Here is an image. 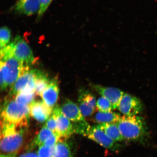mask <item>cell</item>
<instances>
[{
    "label": "cell",
    "mask_w": 157,
    "mask_h": 157,
    "mask_svg": "<svg viewBox=\"0 0 157 157\" xmlns=\"http://www.w3.org/2000/svg\"><path fill=\"white\" fill-rule=\"evenodd\" d=\"M29 68L17 59L13 55L10 44L1 49L0 79L1 89L4 90L12 86L25 70Z\"/></svg>",
    "instance_id": "1"
},
{
    "label": "cell",
    "mask_w": 157,
    "mask_h": 157,
    "mask_svg": "<svg viewBox=\"0 0 157 157\" xmlns=\"http://www.w3.org/2000/svg\"><path fill=\"white\" fill-rule=\"evenodd\" d=\"M26 127L1 122L0 157H16L24 143Z\"/></svg>",
    "instance_id": "2"
},
{
    "label": "cell",
    "mask_w": 157,
    "mask_h": 157,
    "mask_svg": "<svg viewBox=\"0 0 157 157\" xmlns=\"http://www.w3.org/2000/svg\"><path fill=\"white\" fill-rule=\"evenodd\" d=\"M31 116L29 105L17 102L14 98L3 104L1 113V122L17 126L27 127Z\"/></svg>",
    "instance_id": "3"
},
{
    "label": "cell",
    "mask_w": 157,
    "mask_h": 157,
    "mask_svg": "<svg viewBox=\"0 0 157 157\" xmlns=\"http://www.w3.org/2000/svg\"><path fill=\"white\" fill-rule=\"evenodd\" d=\"M116 124L124 140L129 141L140 140L146 136L147 128L144 119L135 115L121 117Z\"/></svg>",
    "instance_id": "4"
},
{
    "label": "cell",
    "mask_w": 157,
    "mask_h": 157,
    "mask_svg": "<svg viewBox=\"0 0 157 157\" xmlns=\"http://www.w3.org/2000/svg\"><path fill=\"white\" fill-rule=\"evenodd\" d=\"M10 44L13 55L19 61L29 67L34 63L35 58L32 50L26 41L20 36L17 35Z\"/></svg>",
    "instance_id": "5"
},
{
    "label": "cell",
    "mask_w": 157,
    "mask_h": 157,
    "mask_svg": "<svg viewBox=\"0 0 157 157\" xmlns=\"http://www.w3.org/2000/svg\"><path fill=\"white\" fill-rule=\"evenodd\" d=\"M36 70L29 68L25 71L11 86L10 95L14 96L24 90H35V79Z\"/></svg>",
    "instance_id": "6"
},
{
    "label": "cell",
    "mask_w": 157,
    "mask_h": 157,
    "mask_svg": "<svg viewBox=\"0 0 157 157\" xmlns=\"http://www.w3.org/2000/svg\"><path fill=\"white\" fill-rule=\"evenodd\" d=\"M143 109V103L139 98L130 94L124 93L117 109L125 116H132L142 112Z\"/></svg>",
    "instance_id": "7"
},
{
    "label": "cell",
    "mask_w": 157,
    "mask_h": 157,
    "mask_svg": "<svg viewBox=\"0 0 157 157\" xmlns=\"http://www.w3.org/2000/svg\"><path fill=\"white\" fill-rule=\"evenodd\" d=\"M53 113L56 115L57 121L56 132L60 138L68 137L74 132V125L71 121L66 117L62 112L60 107L56 106Z\"/></svg>",
    "instance_id": "8"
},
{
    "label": "cell",
    "mask_w": 157,
    "mask_h": 157,
    "mask_svg": "<svg viewBox=\"0 0 157 157\" xmlns=\"http://www.w3.org/2000/svg\"><path fill=\"white\" fill-rule=\"evenodd\" d=\"M90 86L94 91L110 101L113 109H118L121 98L124 94L123 91L117 88L104 87L95 84H90Z\"/></svg>",
    "instance_id": "9"
},
{
    "label": "cell",
    "mask_w": 157,
    "mask_h": 157,
    "mask_svg": "<svg viewBox=\"0 0 157 157\" xmlns=\"http://www.w3.org/2000/svg\"><path fill=\"white\" fill-rule=\"evenodd\" d=\"M78 102V107L84 117L93 114L97 107V101L95 98L90 91L85 89L80 90Z\"/></svg>",
    "instance_id": "10"
},
{
    "label": "cell",
    "mask_w": 157,
    "mask_h": 157,
    "mask_svg": "<svg viewBox=\"0 0 157 157\" xmlns=\"http://www.w3.org/2000/svg\"><path fill=\"white\" fill-rule=\"evenodd\" d=\"M29 106L31 116L40 123L46 122L52 115L54 110L44 101H34Z\"/></svg>",
    "instance_id": "11"
},
{
    "label": "cell",
    "mask_w": 157,
    "mask_h": 157,
    "mask_svg": "<svg viewBox=\"0 0 157 157\" xmlns=\"http://www.w3.org/2000/svg\"><path fill=\"white\" fill-rule=\"evenodd\" d=\"M85 136L105 148L115 149L117 147L115 141L108 136L103 131L98 128L97 125L90 127Z\"/></svg>",
    "instance_id": "12"
},
{
    "label": "cell",
    "mask_w": 157,
    "mask_h": 157,
    "mask_svg": "<svg viewBox=\"0 0 157 157\" xmlns=\"http://www.w3.org/2000/svg\"><path fill=\"white\" fill-rule=\"evenodd\" d=\"M60 109L65 116L71 122L78 123L86 121L79 107L70 100H66Z\"/></svg>",
    "instance_id": "13"
},
{
    "label": "cell",
    "mask_w": 157,
    "mask_h": 157,
    "mask_svg": "<svg viewBox=\"0 0 157 157\" xmlns=\"http://www.w3.org/2000/svg\"><path fill=\"white\" fill-rule=\"evenodd\" d=\"M39 6V0H17L14 10L19 14L29 16L38 12Z\"/></svg>",
    "instance_id": "14"
},
{
    "label": "cell",
    "mask_w": 157,
    "mask_h": 157,
    "mask_svg": "<svg viewBox=\"0 0 157 157\" xmlns=\"http://www.w3.org/2000/svg\"><path fill=\"white\" fill-rule=\"evenodd\" d=\"M59 93L58 80H51L50 84L40 96L47 105L53 108L58 99Z\"/></svg>",
    "instance_id": "15"
},
{
    "label": "cell",
    "mask_w": 157,
    "mask_h": 157,
    "mask_svg": "<svg viewBox=\"0 0 157 157\" xmlns=\"http://www.w3.org/2000/svg\"><path fill=\"white\" fill-rule=\"evenodd\" d=\"M97 126L103 131L108 136L115 142H119L124 140L116 123L99 124Z\"/></svg>",
    "instance_id": "16"
},
{
    "label": "cell",
    "mask_w": 157,
    "mask_h": 157,
    "mask_svg": "<svg viewBox=\"0 0 157 157\" xmlns=\"http://www.w3.org/2000/svg\"><path fill=\"white\" fill-rule=\"evenodd\" d=\"M54 133L44 125L39 131L38 134L29 144L27 150H34L36 147L42 146L48 137Z\"/></svg>",
    "instance_id": "17"
},
{
    "label": "cell",
    "mask_w": 157,
    "mask_h": 157,
    "mask_svg": "<svg viewBox=\"0 0 157 157\" xmlns=\"http://www.w3.org/2000/svg\"><path fill=\"white\" fill-rule=\"evenodd\" d=\"M51 81L44 72L37 70L35 79V91L37 95L40 96L50 84Z\"/></svg>",
    "instance_id": "18"
},
{
    "label": "cell",
    "mask_w": 157,
    "mask_h": 157,
    "mask_svg": "<svg viewBox=\"0 0 157 157\" xmlns=\"http://www.w3.org/2000/svg\"><path fill=\"white\" fill-rule=\"evenodd\" d=\"M119 114L113 112L103 113L99 112L95 117V121L98 123H117L121 118Z\"/></svg>",
    "instance_id": "19"
},
{
    "label": "cell",
    "mask_w": 157,
    "mask_h": 157,
    "mask_svg": "<svg viewBox=\"0 0 157 157\" xmlns=\"http://www.w3.org/2000/svg\"><path fill=\"white\" fill-rule=\"evenodd\" d=\"M55 157H73L69 145L60 140L54 146Z\"/></svg>",
    "instance_id": "20"
},
{
    "label": "cell",
    "mask_w": 157,
    "mask_h": 157,
    "mask_svg": "<svg viewBox=\"0 0 157 157\" xmlns=\"http://www.w3.org/2000/svg\"><path fill=\"white\" fill-rule=\"evenodd\" d=\"M35 92H21L13 97L15 101L21 105H29L34 101Z\"/></svg>",
    "instance_id": "21"
},
{
    "label": "cell",
    "mask_w": 157,
    "mask_h": 157,
    "mask_svg": "<svg viewBox=\"0 0 157 157\" xmlns=\"http://www.w3.org/2000/svg\"><path fill=\"white\" fill-rule=\"evenodd\" d=\"M10 30L7 27H2L0 30V47L1 49L5 48L10 42L11 38Z\"/></svg>",
    "instance_id": "22"
},
{
    "label": "cell",
    "mask_w": 157,
    "mask_h": 157,
    "mask_svg": "<svg viewBox=\"0 0 157 157\" xmlns=\"http://www.w3.org/2000/svg\"><path fill=\"white\" fill-rule=\"evenodd\" d=\"M97 107L99 112L103 113L109 112L113 109V105L110 101L103 97L98 99L97 101Z\"/></svg>",
    "instance_id": "23"
},
{
    "label": "cell",
    "mask_w": 157,
    "mask_h": 157,
    "mask_svg": "<svg viewBox=\"0 0 157 157\" xmlns=\"http://www.w3.org/2000/svg\"><path fill=\"white\" fill-rule=\"evenodd\" d=\"M37 152L39 157H55L54 146L48 147L43 145L39 147Z\"/></svg>",
    "instance_id": "24"
},
{
    "label": "cell",
    "mask_w": 157,
    "mask_h": 157,
    "mask_svg": "<svg viewBox=\"0 0 157 157\" xmlns=\"http://www.w3.org/2000/svg\"><path fill=\"white\" fill-rule=\"evenodd\" d=\"M39 9L38 12L36 21H40L52 3V0H39Z\"/></svg>",
    "instance_id": "25"
},
{
    "label": "cell",
    "mask_w": 157,
    "mask_h": 157,
    "mask_svg": "<svg viewBox=\"0 0 157 157\" xmlns=\"http://www.w3.org/2000/svg\"><path fill=\"white\" fill-rule=\"evenodd\" d=\"M44 125L54 133H56V128L57 121L56 115L52 113L51 116L47 120Z\"/></svg>",
    "instance_id": "26"
},
{
    "label": "cell",
    "mask_w": 157,
    "mask_h": 157,
    "mask_svg": "<svg viewBox=\"0 0 157 157\" xmlns=\"http://www.w3.org/2000/svg\"><path fill=\"white\" fill-rule=\"evenodd\" d=\"M60 137L57 134L54 133L48 137L43 145L48 147L54 146L60 140Z\"/></svg>",
    "instance_id": "27"
},
{
    "label": "cell",
    "mask_w": 157,
    "mask_h": 157,
    "mask_svg": "<svg viewBox=\"0 0 157 157\" xmlns=\"http://www.w3.org/2000/svg\"><path fill=\"white\" fill-rule=\"evenodd\" d=\"M27 150L17 157H39L38 152L33 150Z\"/></svg>",
    "instance_id": "28"
}]
</instances>
